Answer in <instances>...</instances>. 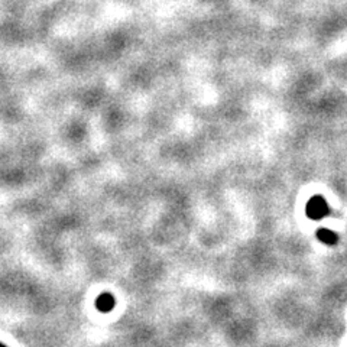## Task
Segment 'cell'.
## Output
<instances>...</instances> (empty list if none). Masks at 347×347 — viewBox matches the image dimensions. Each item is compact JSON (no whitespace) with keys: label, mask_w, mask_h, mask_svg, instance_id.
Masks as SVG:
<instances>
[{"label":"cell","mask_w":347,"mask_h":347,"mask_svg":"<svg viewBox=\"0 0 347 347\" xmlns=\"http://www.w3.org/2000/svg\"><path fill=\"white\" fill-rule=\"evenodd\" d=\"M310 207H314V211H312V213L310 211V216H315V217H317V211H320V213H318L320 216H323V214L327 213L326 210H323V208H326V203H324L321 198H315V200H312V201L310 203Z\"/></svg>","instance_id":"obj_1"},{"label":"cell","mask_w":347,"mask_h":347,"mask_svg":"<svg viewBox=\"0 0 347 347\" xmlns=\"http://www.w3.org/2000/svg\"><path fill=\"white\" fill-rule=\"evenodd\" d=\"M320 236L323 237V240L326 239L327 243H331V242H334V239H337L333 233H330L329 230H320Z\"/></svg>","instance_id":"obj_2"}]
</instances>
